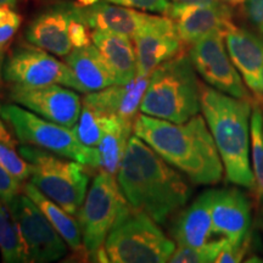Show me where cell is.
<instances>
[{
  "instance_id": "32",
  "label": "cell",
  "mask_w": 263,
  "mask_h": 263,
  "mask_svg": "<svg viewBox=\"0 0 263 263\" xmlns=\"http://www.w3.org/2000/svg\"><path fill=\"white\" fill-rule=\"evenodd\" d=\"M107 2L127 8L144 10V11L159 12V14H167L171 6L168 0H107Z\"/></svg>"
},
{
  "instance_id": "19",
  "label": "cell",
  "mask_w": 263,
  "mask_h": 263,
  "mask_svg": "<svg viewBox=\"0 0 263 263\" xmlns=\"http://www.w3.org/2000/svg\"><path fill=\"white\" fill-rule=\"evenodd\" d=\"M82 10L91 29L117 33L132 39L149 27L156 18V15L145 14L122 5H110L104 2H98Z\"/></svg>"
},
{
  "instance_id": "14",
  "label": "cell",
  "mask_w": 263,
  "mask_h": 263,
  "mask_svg": "<svg viewBox=\"0 0 263 263\" xmlns=\"http://www.w3.org/2000/svg\"><path fill=\"white\" fill-rule=\"evenodd\" d=\"M176 26L184 44H194L212 33H224L234 25L232 8L218 3L213 5L171 4L166 14Z\"/></svg>"
},
{
  "instance_id": "28",
  "label": "cell",
  "mask_w": 263,
  "mask_h": 263,
  "mask_svg": "<svg viewBox=\"0 0 263 263\" xmlns=\"http://www.w3.org/2000/svg\"><path fill=\"white\" fill-rule=\"evenodd\" d=\"M228 240L222 238L216 241H209L207 244L197 248H188V246H178L174 250L170 261L172 263H210L216 262L217 256L224 248Z\"/></svg>"
},
{
  "instance_id": "23",
  "label": "cell",
  "mask_w": 263,
  "mask_h": 263,
  "mask_svg": "<svg viewBox=\"0 0 263 263\" xmlns=\"http://www.w3.org/2000/svg\"><path fill=\"white\" fill-rule=\"evenodd\" d=\"M133 127L134 121L117 116L104 117V134L98 145L101 171L117 174L128 141L133 136Z\"/></svg>"
},
{
  "instance_id": "29",
  "label": "cell",
  "mask_w": 263,
  "mask_h": 263,
  "mask_svg": "<svg viewBox=\"0 0 263 263\" xmlns=\"http://www.w3.org/2000/svg\"><path fill=\"white\" fill-rule=\"evenodd\" d=\"M0 164L9 171L18 182L24 183L26 179L31 178L32 166L15 151V146L0 141Z\"/></svg>"
},
{
  "instance_id": "11",
  "label": "cell",
  "mask_w": 263,
  "mask_h": 263,
  "mask_svg": "<svg viewBox=\"0 0 263 263\" xmlns=\"http://www.w3.org/2000/svg\"><path fill=\"white\" fill-rule=\"evenodd\" d=\"M6 207L17 227L28 262L47 263L66 256V241L31 197L20 193Z\"/></svg>"
},
{
  "instance_id": "1",
  "label": "cell",
  "mask_w": 263,
  "mask_h": 263,
  "mask_svg": "<svg viewBox=\"0 0 263 263\" xmlns=\"http://www.w3.org/2000/svg\"><path fill=\"white\" fill-rule=\"evenodd\" d=\"M117 182L129 205L160 224L185 205L192 195L182 174L136 134L127 144Z\"/></svg>"
},
{
  "instance_id": "6",
  "label": "cell",
  "mask_w": 263,
  "mask_h": 263,
  "mask_svg": "<svg viewBox=\"0 0 263 263\" xmlns=\"http://www.w3.org/2000/svg\"><path fill=\"white\" fill-rule=\"evenodd\" d=\"M0 116L22 144L42 147L65 159L77 161L88 168H100L98 147L83 145L72 128L45 120L17 104L0 106Z\"/></svg>"
},
{
  "instance_id": "24",
  "label": "cell",
  "mask_w": 263,
  "mask_h": 263,
  "mask_svg": "<svg viewBox=\"0 0 263 263\" xmlns=\"http://www.w3.org/2000/svg\"><path fill=\"white\" fill-rule=\"evenodd\" d=\"M22 189H24L26 195L31 197L35 202V205L42 210V212L47 216L49 222L58 230L59 234L62 236V239L65 240L66 244L70 246L71 250L76 252L85 251L84 246L82 245L83 239H82L80 222L76 221L71 213L65 211L57 202L49 199L32 183L25 184Z\"/></svg>"
},
{
  "instance_id": "17",
  "label": "cell",
  "mask_w": 263,
  "mask_h": 263,
  "mask_svg": "<svg viewBox=\"0 0 263 263\" xmlns=\"http://www.w3.org/2000/svg\"><path fill=\"white\" fill-rule=\"evenodd\" d=\"M211 215L213 232L221 234L230 244H241L249 235L251 203L239 189L213 190Z\"/></svg>"
},
{
  "instance_id": "37",
  "label": "cell",
  "mask_w": 263,
  "mask_h": 263,
  "mask_svg": "<svg viewBox=\"0 0 263 263\" xmlns=\"http://www.w3.org/2000/svg\"><path fill=\"white\" fill-rule=\"evenodd\" d=\"M60 2H72L74 3V4L82 6V8H87V6L97 4L100 0H60Z\"/></svg>"
},
{
  "instance_id": "4",
  "label": "cell",
  "mask_w": 263,
  "mask_h": 263,
  "mask_svg": "<svg viewBox=\"0 0 263 263\" xmlns=\"http://www.w3.org/2000/svg\"><path fill=\"white\" fill-rule=\"evenodd\" d=\"M200 82L190 57L180 52L151 72L140 112L183 123L201 111Z\"/></svg>"
},
{
  "instance_id": "9",
  "label": "cell",
  "mask_w": 263,
  "mask_h": 263,
  "mask_svg": "<svg viewBox=\"0 0 263 263\" xmlns=\"http://www.w3.org/2000/svg\"><path fill=\"white\" fill-rule=\"evenodd\" d=\"M90 29L82 6L72 2H59L29 22L25 38L50 54L66 58L73 49L91 44Z\"/></svg>"
},
{
  "instance_id": "3",
  "label": "cell",
  "mask_w": 263,
  "mask_h": 263,
  "mask_svg": "<svg viewBox=\"0 0 263 263\" xmlns=\"http://www.w3.org/2000/svg\"><path fill=\"white\" fill-rule=\"evenodd\" d=\"M201 112L218 150L228 182L255 188L250 166V120L254 101L230 97L200 84Z\"/></svg>"
},
{
  "instance_id": "34",
  "label": "cell",
  "mask_w": 263,
  "mask_h": 263,
  "mask_svg": "<svg viewBox=\"0 0 263 263\" xmlns=\"http://www.w3.org/2000/svg\"><path fill=\"white\" fill-rule=\"evenodd\" d=\"M249 241H250V235L246 236V239L241 244L233 245L228 241L226 244L224 248L222 249V251L219 252V255L217 256L216 262L217 263H238L241 262L242 258L246 254V251L249 250Z\"/></svg>"
},
{
  "instance_id": "5",
  "label": "cell",
  "mask_w": 263,
  "mask_h": 263,
  "mask_svg": "<svg viewBox=\"0 0 263 263\" xmlns=\"http://www.w3.org/2000/svg\"><path fill=\"white\" fill-rule=\"evenodd\" d=\"M18 153L32 166L31 183L72 216L83 205L89 174L84 164L67 161L42 147L24 144Z\"/></svg>"
},
{
  "instance_id": "41",
  "label": "cell",
  "mask_w": 263,
  "mask_h": 263,
  "mask_svg": "<svg viewBox=\"0 0 263 263\" xmlns=\"http://www.w3.org/2000/svg\"><path fill=\"white\" fill-rule=\"evenodd\" d=\"M261 107H262V112H263V103L261 104Z\"/></svg>"
},
{
  "instance_id": "8",
  "label": "cell",
  "mask_w": 263,
  "mask_h": 263,
  "mask_svg": "<svg viewBox=\"0 0 263 263\" xmlns=\"http://www.w3.org/2000/svg\"><path fill=\"white\" fill-rule=\"evenodd\" d=\"M130 210L132 206L114 174L104 171L98 173L78 212L83 246L91 259L104 248L107 235L117 222Z\"/></svg>"
},
{
  "instance_id": "7",
  "label": "cell",
  "mask_w": 263,
  "mask_h": 263,
  "mask_svg": "<svg viewBox=\"0 0 263 263\" xmlns=\"http://www.w3.org/2000/svg\"><path fill=\"white\" fill-rule=\"evenodd\" d=\"M105 249L110 262L163 263L170 261L176 245L149 215L132 207L107 235Z\"/></svg>"
},
{
  "instance_id": "16",
  "label": "cell",
  "mask_w": 263,
  "mask_h": 263,
  "mask_svg": "<svg viewBox=\"0 0 263 263\" xmlns=\"http://www.w3.org/2000/svg\"><path fill=\"white\" fill-rule=\"evenodd\" d=\"M227 50L254 101L263 103V38L235 24L224 33Z\"/></svg>"
},
{
  "instance_id": "18",
  "label": "cell",
  "mask_w": 263,
  "mask_h": 263,
  "mask_svg": "<svg viewBox=\"0 0 263 263\" xmlns=\"http://www.w3.org/2000/svg\"><path fill=\"white\" fill-rule=\"evenodd\" d=\"M150 76H136L126 84H114L88 93L82 103L89 105L103 116H117L134 121L145 94Z\"/></svg>"
},
{
  "instance_id": "38",
  "label": "cell",
  "mask_w": 263,
  "mask_h": 263,
  "mask_svg": "<svg viewBox=\"0 0 263 263\" xmlns=\"http://www.w3.org/2000/svg\"><path fill=\"white\" fill-rule=\"evenodd\" d=\"M219 2H222L223 4L228 5L229 8H240V6L244 5L245 0H219Z\"/></svg>"
},
{
  "instance_id": "40",
  "label": "cell",
  "mask_w": 263,
  "mask_h": 263,
  "mask_svg": "<svg viewBox=\"0 0 263 263\" xmlns=\"http://www.w3.org/2000/svg\"><path fill=\"white\" fill-rule=\"evenodd\" d=\"M3 65H4V54L0 52V88H2V81L4 80L3 78Z\"/></svg>"
},
{
  "instance_id": "26",
  "label": "cell",
  "mask_w": 263,
  "mask_h": 263,
  "mask_svg": "<svg viewBox=\"0 0 263 263\" xmlns=\"http://www.w3.org/2000/svg\"><path fill=\"white\" fill-rule=\"evenodd\" d=\"M250 147L255 179L254 189L259 197H263V112L261 104L255 101L250 120Z\"/></svg>"
},
{
  "instance_id": "27",
  "label": "cell",
  "mask_w": 263,
  "mask_h": 263,
  "mask_svg": "<svg viewBox=\"0 0 263 263\" xmlns=\"http://www.w3.org/2000/svg\"><path fill=\"white\" fill-rule=\"evenodd\" d=\"M104 117L95 108L82 103L80 118L72 130L83 145L98 147L104 134Z\"/></svg>"
},
{
  "instance_id": "21",
  "label": "cell",
  "mask_w": 263,
  "mask_h": 263,
  "mask_svg": "<svg viewBox=\"0 0 263 263\" xmlns=\"http://www.w3.org/2000/svg\"><path fill=\"white\" fill-rule=\"evenodd\" d=\"M91 39L116 78V84H126L137 76L136 47L129 37L93 29Z\"/></svg>"
},
{
  "instance_id": "35",
  "label": "cell",
  "mask_w": 263,
  "mask_h": 263,
  "mask_svg": "<svg viewBox=\"0 0 263 263\" xmlns=\"http://www.w3.org/2000/svg\"><path fill=\"white\" fill-rule=\"evenodd\" d=\"M0 141L9 144V145L11 146H16V141L14 138H12L11 134H10L8 128L5 127L4 121H3L2 116H0Z\"/></svg>"
},
{
  "instance_id": "13",
  "label": "cell",
  "mask_w": 263,
  "mask_h": 263,
  "mask_svg": "<svg viewBox=\"0 0 263 263\" xmlns=\"http://www.w3.org/2000/svg\"><path fill=\"white\" fill-rule=\"evenodd\" d=\"M9 98L12 103L27 108L38 116L62 126L73 128L82 110L81 97L74 89L61 84H11Z\"/></svg>"
},
{
  "instance_id": "20",
  "label": "cell",
  "mask_w": 263,
  "mask_h": 263,
  "mask_svg": "<svg viewBox=\"0 0 263 263\" xmlns=\"http://www.w3.org/2000/svg\"><path fill=\"white\" fill-rule=\"evenodd\" d=\"M212 194L213 190L202 193L185 211L180 213L172 229L173 239L178 246L197 248L210 241L212 226Z\"/></svg>"
},
{
  "instance_id": "33",
  "label": "cell",
  "mask_w": 263,
  "mask_h": 263,
  "mask_svg": "<svg viewBox=\"0 0 263 263\" xmlns=\"http://www.w3.org/2000/svg\"><path fill=\"white\" fill-rule=\"evenodd\" d=\"M241 8L255 33L263 38V0H245Z\"/></svg>"
},
{
  "instance_id": "15",
  "label": "cell",
  "mask_w": 263,
  "mask_h": 263,
  "mask_svg": "<svg viewBox=\"0 0 263 263\" xmlns=\"http://www.w3.org/2000/svg\"><path fill=\"white\" fill-rule=\"evenodd\" d=\"M137 54V76H150L161 64L182 52V39L168 16L155 21L133 38Z\"/></svg>"
},
{
  "instance_id": "2",
  "label": "cell",
  "mask_w": 263,
  "mask_h": 263,
  "mask_svg": "<svg viewBox=\"0 0 263 263\" xmlns=\"http://www.w3.org/2000/svg\"><path fill=\"white\" fill-rule=\"evenodd\" d=\"M134 134L195 184H216L224 167L205 118L174 123L145 114L134 120Z\"/></svg>"
},
{
  "instance_id": "30",
  "label": "cell",
  "mask_w": 263,
  "mask_h": 263,
  "mask_svg": "<svg viewBox=\"0 0 263 263\" xmlns=\"http://www.w3.org/2000/svg\"><path fill=\"white\" fill-rule=\"evenodd\" d=\"M21 24L22 17L12 6L0 5V52L5 54Z\"/></svg>"
},
{
  "instance_id": "10",
  "label": "cell",
  "mask_w": 263,
  "mask_h": 263,
  "mask_svg": "<svg viewBox=\"0 0 263 263\" xmlns=\"http://www.w3.org/2000/svg\"><path fill=\"white\" fill-rule=\"evenodd\" d=\"M3 78L10 84L31 87L61 84L80 93H87L70 66L31 43L15 48L6 58Z\"/></svg>"
},
{
  "instance_id": "22",
  "label": "cell",
  "mask_w": 263,
  "mask_h": 263,
  "mask_svg": "<svg viewBox=\"0 0 263 263\" xmlns=\"http://www.w3.org/2000/svg\"><path fill=\"white\" fill-rule=\"evenodd\" d=\"M66 64L70 66L87 93L116 84L115 74L95 45L73 49L66 57Z\"/></svg>"
},
{
  "instance_id": "39",
  "label": "cell",
  "mask_w": 263,
  "mask_h": 263,
  "mask_svg": "<svg viewBox=\"0 0 263 263\" xmlns=\"http://www.w3.org/2000/svg\"><path fill=\"white\" fill-rule=\"evenodd\" d=\"M20 2V0H0V5H8V6H16V4Z\"/></svg>"
},
{
  "instance_id": "25",
  "label": "cell",
  "mask_w": 263,
  "mask_h": 263,
  "mask_svg": "<svg viewBox=\"0 0 263 263\" xmlns=\"http://www.w3.org/2000/svg\"><path fill=\"white\" fill-rule=\"evenodd\" d=\"M0 252L4 262H28L16 223L9 209L2 200H0Z\"/></svg>"
},
{
  "instance_id": "31",
  "label": "cell",
  "mask_w": 263,
  "mask_h": 263,
  "mask_svg": "<svg viewBox=\"0 0 263 263\" xmlns=\"http://www.w3.org/2000/svg\"><path fill=\"white\" fill-rule=\"evenodd\" d=\"M21 182L0 164V200L8 205L21 192Z\"/></svg>"
},
{
  "instance_id": "12",
  "label": "cell",
  "mask_w": 263,
  "mask_h": 263,
  "mask_svg": "<svg viewBox=\"0 0 263 263\" xmlns=\"http://www.w3.org/2000/svg\"><path fill=\"white\" fill-rule=\"evenodd\" d=\"M189 57L195 71L212 88L230 97L254 101L229 57L223 33H212L199 39L192 44Z\"/></svg>"
},
{
  "instance_id": "36",
  "label": "cell",
  "mask_w": 263,
  "mask_h": 263,
  "mask_svg": "<svg viewBox=\"0 0 263 263\" xmlns=\"http://www.w3.org/2000/svg\"><path fill=\"white\" fill-rule=\"evenodd\" d=\"M177 4H195V5H213L221 3L219 0H172Z\"/></svg>"
}]
</instances>
